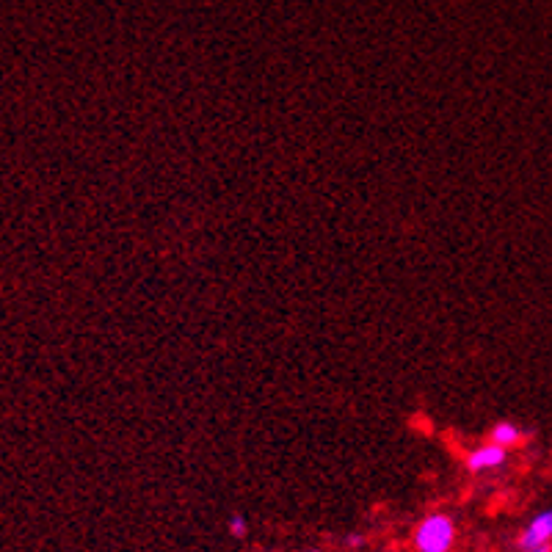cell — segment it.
Here are the masks:
<instances>
[{
	"label": "cell",
	"mask_w": 552,
	"mask_h": 552,
	"mask_svg": "<svg viewBox=\"0 0 552 552\" xmlns=\"http://www.w3.org/2000/svg\"><path fill=\"white\" fill-rule=\"evenodd\" d=\"M453 541H456V525L448 514H428L414 530L417 552H450Z\"/></svg>",
	"instance_id": "6da1fadb"
},
{
	"label": "cell",
	"mask_w": 552,
	"mask_h": 552,
	"mask_svg": "<svg viewBox=\"0 0 552 552\" xmlns=\"http://www.w3.org/2000/svg\"><path fill=\"white\" fill-rule=\"evenodd\" d=\"M508 459V450L497 442H486L481 448H475L467 456V470L470 472H486V470H497L503 467Z\"/></svg>",
	"instance_id": "7a4b0ae2"
},
{
	"label": "cell",
	"mask_w": 552,
	"mask_h": 552,
	"mask_svg": "<svg viewBox=\"0 0 552 552\" xmlns=\"http://www.w3.org/2000/svg\"><path fill=\"white\" fill-rule=\"evenodd\" d=\"M552 541V508L550 511H541L530 519V525L525 533L519 536V547L530 550V547H547Z\"/></svg>",
	"instance_id": "3957f363"
},
{
	"label": "cell",
	"mask_w": 552,
	"mask_h": 552,
	"mask_svg": "<svg viewBox=\"0 0 552 552\" xmlns=\"http://www.w3.org/2000/svg\"><path fill=\"white\" fill-rule=\"evenodd\" d=\"M525 439V434H522V428L514 426V423H508V420H503V423H497L495 428H492V442H497V445H503V448H517L519 442Z\"/></svg>",
	"instance_id": "277c9868"
},
{
	"label": "cell",
	"mask_w": 552,
	"mask_h": 552,
	"mask_svg": "<svg viewBox=\"0 0 552 552\" xmlns=\"http://www.w3.org/2000/svg\"><path fill=\"white\" fill-rule=\"evenodd\" d=\"M230 533L232 536H238V539H243V536L249 533V525H246V519H243L241 514L230 519Z\"/></svg>",
	"instance_id": "5b68a950"
},
{
	"label": "cell",
	"mask_w": 552,
	"mask_h": 552,
	"mask_svg": "<svg viewBox=\"0 0 552 552\" xmlns=\"http://www.w3.org/2000/svg\"><path fill=\"white\" fill-rule=\"evenodd\" d=\"M522 552H550V544H547V547H530V550H522Z\"/></svg>",
	"instance_id": "8992f818"
}]
</instances>
